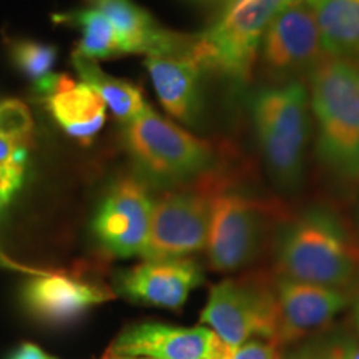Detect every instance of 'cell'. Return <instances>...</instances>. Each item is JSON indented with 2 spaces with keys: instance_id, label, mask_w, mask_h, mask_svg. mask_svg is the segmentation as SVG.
Returning <instances> with one entry per match:
<instances>
[{
  "instance_id": "obj_25",
  "label": "cell",
  "mask_w": 359,
  "mask_h": 359,
  "mask_svg": "<svg viewBox=\"0 0 359 359\" xmlns=\"http://www.w3.org/2000/svg\"><path fill=\"white\" fill-rule=\"evenodd\" d=\"M11 359H52V358H48L39 346H34V344H24V346H20L15 353L12 354Z\"/></svg>"
},
{
  "instance_id": "obj_19",
  "label": "cell",
  "mask_w": 359,
  "mask_h": 359,
  "mask_svg": "<svg viewBox=\"0 0 359 359\" xmlns=\"http://www.w3.org/2000/svg\"><path fill=\"white\" fill-rule=\"evenodd\" d=\"M72 64L80 75V80H83L97 90L98 95L105 102L107 109L123 125L132 122L135 116L140 115L147 109L148 103L137 85L109 75L98 67L97 60H93V58H87L74 50Z\"/></svg>"
},
{
  "instance_id": "obj_15",
  "label": "cell",
  "mask_w": 359,
  "mask_h": 359,
  "mask_svg": "<svg viewBox=\"0 0 359 359\" xmlns=\"http://www.w3.org/2000/svg\"><path fill=\"white\" fill-rule=\"evenodd\" d=\"M27 308L40 320L65 323L75 320L85 309L111 299L103 286L72 273L39 275L25 285Z\"/></svg>"
},
{
  "instance_id": "obj_22",
  "label": "cell",
  "mask_w": 359,
  "mask_h": 359,
  "mask_svg": "<svg viewBox=\"0 0 359 359\" xmlns=\"http://www.w3.org/2000/svg\"><path fill=\"white\" fill-rule=\"evenodd\" d=\"M11 57L22 74L37 82L52 74L57 50L50 45L35 42V40H13L11 43Z\"/></svg>"
},
{
  "instance_id": "obj_1",
  "label": "cell",
  "mask_w": 359,
  "mask_h": 359,
  "mask_svg": "<svg viewBox=\"0 0 359 359\" xmlns=\"http://www.w3.org/2000/svg\"><path fill=\"white\" fill-rule=\"evenodd\" d=\"M321 158L346 177L359 175V69L353 62L326 57L309 80Z\"/></svg>"
},
{
  "instance_id": "obj_24",
  "label": "cell",
  "mask_w": 359,
  "mask_h": 359,
  "mask_svg": "<svg viewBox=\"0 0 359 359\" xmlns=\"http://www.w3.org/2000/svg\"><path fill=\"white\" fill-rule=\"evenodd\" d=\"M275 344L264 339L246 341L241 346L233 348L224 359H280Z\"/></svg>"
},
{
  "instance_id": "obj_31",
  "label": "cell",
  "mask_w": 359,
  "mask_h": 359,
  "mask_svg": "<svg viewBox=\"0 0 359 359\" xmlns=\"http://www.w3.org/2000/svg\"><path fill=\"white\" fill-rule=\"evenodd\" d=\"M105 359H110V353H109V356H107V358H105Z\"/></svg>"
},
{
  "instance_id": "obj_27",
  "label": "cell",
  "mask_w": 359,
  "mask_h": 359,
  "mask_svg": "<svg viewBox=\"0 0 359 359\" xmlns=\"http://www.w3.org/2000/svg\"><path fill=\"white\" fill-rule=\"evenodd\" d=\"M110 359H151V358H128V356H116L110 351Z\"/></svg>"
},
{
  "instance_id": "obj_9",
  "label": "cell",
  "mask_w": 359,
  "mask_h": 359,
  "mask_svg": "<svg viewBox=\"0 0 359 359\" xmlns=\"http://www.w3.org/2000/svg\"><path fill=\"white\" fill-rule=\"evenodd\" d=\"M257 203L236 191H222L215 195L208 228L210 264L217 271H235L253 257L258 238Z\"/></svg>"
},
{
  "instance_id": "obj_20",
  "label": "cell",
  "mask_w": 359,
  "mask_h": 359,
  "mask_svg": "<svg viewBox=\"0 0 359 359\" xmlns=\"http://www.w3.org/2000/svg\"><path fill=\"white\" fill-rule=\"evenodd\" d=\"M53 20L58 24L77 27L82 32V40L75 52L87 58H111L123 55L122 45L116 37L114 25L97 8L88 7L82 11H72L53 15Z\"/></svg>"
},
{
  "instance_id": "obj_14",
  "label": "cell",
  "mask_w": 359,
  "mask_h": 359,
  "mask_svg": "<svg viewBox=\"0 0 359 359\" xmlns=\"http://www.w3.org/2000/svg\"><path fill=\"white\" fill-rule=\"evenodd\" d=\"M35 93L42 98L53 120L70 137L88 140L100 132L107 120V105L92 85L75 82L69 75L48 74L35 82Z\"/></svg>"
},
{
  "instance_id": "obj_16",
  "label": "cell",
  "mask_w": 359,
  "mask_h": 359,
  "mask_svg": "<svg viewBox=\"0 0 359 359\" xmlns=\"http://www.w3.org/2000/svg\"><path fill=\"white\" fill-rule=\"evenodd\" d=\"M145 67L163 109L180 122L195 123L201 107V67L190 53V45L182 50L148 53Z\"/></svg>"
},
{
  "instance_id": "obj_13",
  "label": "cell",
  "mask_w": 359,
  "mask_h": 359,
  "mask_svg": "<svg viewBox=\"0 0 359 359\" xmlns=\"http://www.w3.org/2000/svg\"><path fill=\"white\" fill-rule=\"evenodd\" d=\"M203 281L191 259H145L120 278V291L133 302L177 309Z\"/></svg>"
},
{
  "instance_id": "obj_5",
  "label": "cell",
  "mask_w": 359,
  "mask_h": 359,
  "mask_svg": "<svg viewBox=\"0 0 359 359\" xmlns=\"http://www.w3.org/2000/svg\"><path fill=\"white\" fill-rule=\"evenodd\" d=\"M288 0H233L212 27L191 37L190 53L201 70L248 80L273 17Z\"/></svg>"
},
{
  "instance_id": "obj_7",
  "label": "cell",
  "mask_w": 359,
  "mask_h": 359,
  "mask_svg": "<svg viewBox=\"0 0 359 359\" xmlns=\"http://www.w3.org/2000/svg\"><path fill=\"white\" fill-rule=\"evenodd\" d=\"M276 296L264 280L238 278L224 280L210 291L200 320L208 325L230 348H238L251 338H276Z\"/></svg>"
},
{
  "instance_id": "obj_2",
  "label": "cell",
  "mask_w": 359,
  "mask_h": 359,
  "mask_svg": "<svg viewBox=\"0 0 359 359\" xmlns=\"http://www.w3.org/2000/svg\"><path fill=\"white\" fill-rule=\"evenodd\" d=\"M123 142L143 177L161 185H182L208 172L213 145L156 114L150 105L123 125Z\"/></svg>"
},
{
  "instance_id": "obj_29",
  "label": "cell",
  "mask_w": 359,
  "mask_h": 359,
  "mask_svg": "<svg viewBox=\"0 0 359 359\" xmlns=\"http://www.w3.org/2000/svg\"><path fill=\"white\" fill-rule=\"evenodd\" d=\"M356 320H358V326H359V304H358V308H356Z\"/></svg>"
},
{
  "instance_id": "obj_23",
  "label": "cell",
  "mask_w": 359,
  "mask_h": 359,
  "mask_svg": "<svg viewBox=\"0 0 359 359\" xmlns=\"http://www.w3.org/2000/svg\"><path fill=\"white\" fill-rule=\"evenodd\" d=\"M25 161L27 155L0 161V213L7 208L24 183Z\"/></svg>"
},
{
  "instance_id": "obj_18",
  "label": "cell",
  "mask_w": 359,
  "mask_h": 359,
  "mask_svg": "<svg viewBox=\"0 0 359 359\" xmlns=\"http://www.w3.org/2000/svg\"><path fill=\"white\" fill-rule=\"evenodd\" d=\"M313 12L325 55L359 60V0H320Z\"/></svg>"
},
{
  "instance_id": "obj_30",
  "label": "cell",
  "mask_w": 359,
  "mask_h": 359,
  "mask_svg": "<svg viewBox=\"0 0 359 359\" xmlns=\"http://www.w3.org/2000/svg\"><path fill=\"white\" fill-rule=\"evenodd\" d=\"M331 359H348V358H339V356H336V358H331Z\"/></svg>"
},
{
  "instance_id": "obj_8",
  "label": "cell",
  "mask_w": 359,
  "mask_h": 359,
  "mask_svg": "<svg viewBox=\"0 0 359 359\" xmlns=\"http://www.w3.org/2000/svg\"><path fill=\"white\" fill-rule=\"evenodd\" d=\"M154 200L145 180L123 177L107 191L93 219V231L103 248L118 258L143 255L150 233Z\"/></svg>"
},
{
  "instance_id": "obj_6",
  "label": "cell",
  "mask_w": 359,
  "mask_h": 359,
  "mask_svg": "<svg viewBox=\"0 0 359 359\" xmlns=\"http://www.w3.org/2000/svg\"><path fill=\"white\" fill-rule=\"evenodd\" d=\"M213 177L177 185L154 201L150 233L142 257L178 259L206 248L215 195L222 190Z\"/></svg>"
},
{
  "instance_id": "obj_21",
  "label": "cell",
  "mask_w": 359,
  "mask_h": 359,
  "mask_svg": "<svg viewBox=\"0 0 359 359\" xmlns=\"http://www.w3.org/2000/svg\"><path fill=\"white\" fill-rule=\"evenodd\" d=\"M32 133L29 107L17 98H0V161L27 155Z\"/></svg>"
},
{
  "instance_id": "obj_11",
  "label": "cell",
  "mask_w": 359,
  "mask_h": 359,
  "mask_svg": "<svg viewBox=\"0 0 359 359\" xmlns=\"http://www.w3.org/2000/svg\"><path fill=\"white\" fill-rule=\"evenodd\" d=\"M230 349L233 348L208 327L143 323L118 336L111 353L116 356L151 359H224Z\"/></svg>"
},
{
  "instance_id": "obj_12",
  "label": "cell",
  "mask_w": 359,
  "mask_h": 359,
  "mask_svg": "<svg viewBox=\"0 0 359 359\" xmlns=\"http://www.w3.org/2000/svg\"><path fill=\"white\" fill-rule=\"evenodd\" d=\"M275 296L278 311L275 346L293 343L330 325L348 303L341 288L286 278L278 281Z\"/></svg>"
},
{
  "instance_id": "obj_26",
  "label": "cell",
  "mask_w": 359,
  "mask_h": 359,
  "mask_svg": "<svg viewBox=\"0 0 359 359\" xmlns=\"http://www.w3.org/2000/svg\"><path fill=\"white\" fill-rule=\"evenodd\" d=\"M290 4H303V6H314V4H318L320 0H288Z\"/></svg>"
},
{
  "instance_id": "obj_10",
  "label": "cell",
  "mask_w": 359,
  "mask_h": 359,
  "mask_svg": "<svg viewBox=\"0 0 359 359\" xmlns=\"http://www.w3.org/2000/svg\"><path fill=\"white\" fill-rule=\"evenodd\" d=\"M259 55L275 74H293L320 64L325 50L313 7L286 4L269 22Z\"/></svg>"
},
{
  "instance_id": "obj_17",
  "label": "cell",
  "mask_w": 359,
  "mask_h": 359,
  "mask_svg": "<svg viewBox=\"0 0 359 359\" xmlns=\"http://www.w3.org/2000/svg\"><path fill=\"white\" fill-rule=\"evenodd\" d=\"M88 6L100 11L114 25L125 53H156L187 48L190 35H182L161 27L150 12L133 0H87Z\"/></svg>"
},
{
  "instance_id": "obj_28",
  "label": "cell",
  "mask_w": 359,
  "mask_h": 359,
  "mask_svg": "<svg viewBox=\"0 0 359 359\" xmlns=\"http://www.w3.org/2000/svg\"><path fill=\"white\" fill-rule=\"evenodd\" d=\"M348 359H359V349H358V351H354Z\"/></svg>"
},
{
  "instance_id": "obj_4",
  "label": "cell",
  "mask_w": 359,
  "mask_h": 359,
  "mask_svg": "<svg viewBox=\"0 0 359 359\" xmlns=\"http://www.w3.org/2000/svg\"><path fill=\"white\" fill-rule=\"evenodd\" d=\"M309 92L302 82L259 90L251 100L255 132L273 178L298 187L308 140Z\"/></svg>"
},
{
  "instance_id": "obj_3",
  "label": "cell",
  "mask_w": 359,
  "mask_h": 359,
  "mask_svg": "<svg viewBox=\"0 0 359 359\" xmlns=\"http://www.w3.org/2000/svg\"><path fill=\"white\" fill-rule=\"evenodd\" d=\"M359 268V251L341 224L323 212L298 219L278 250V271L283 278L341 288Z\"/></svg>"
}]
</instances>
